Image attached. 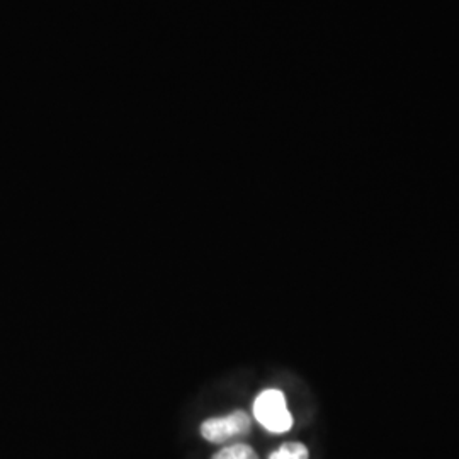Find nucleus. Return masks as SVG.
Returning <instances> with one entry per match:
<instances>
[{"label": "nucleus", "instance_id": "nucleus-1", "mask_svg": "<svg viewBox=\"0 0 459 459\" xmlns=\"http://www.w3.org/2000/svg\"><path fill=\"white\" fill-rule=\"evenodd\" d=\"M254 417L269 432L282 434L293 426L286 398L279 390H265L254 402Z\"/></svg>", "mask_w": 459, "mask_h": 459}, {"label": "nucleus", "instance_id": "nucleus-4", "mask_svg": "<svg viewBox=\"0 0 459 459\" xmlns=\"http://www.w3.org/2000/svg\"><path fill=\"white\" fill-rule=\"evenodd\" d=\"M213 459H259L255 451L247 444H233L214 455Z\"/></svg>", "mask_w": 459, "mask_h": 459}, {"label": "nucleus", "instance_id": "nucleus-3", "mask_svg": "<svg viewBox=\"0 0 459 459\" xmlns=\"http://www.w3.org/2000/svg\"><path fill=\"white\" fill-rule=\"evenodd\" d=\"M269 459H308V449L301 443L282 444Z\"/></svg>", "mask_w": 459, "mask_h": 459}, {"label": "nucleus", "instance_id": "nucleus-2", "mask_svg": "<svg viewBox=\"0 0 459 459\" xmlns=\"http://www.w3.org/2000/svg\"><path fill=\"white\" fill-rule=\"evenodd\" d=\"M250 432V417L246 411H237L225 417H214L203 422L201 434L206 441L225 444Z\"/></svg>", "mask_w": 459, "mask_h": 459}]
</instances>
